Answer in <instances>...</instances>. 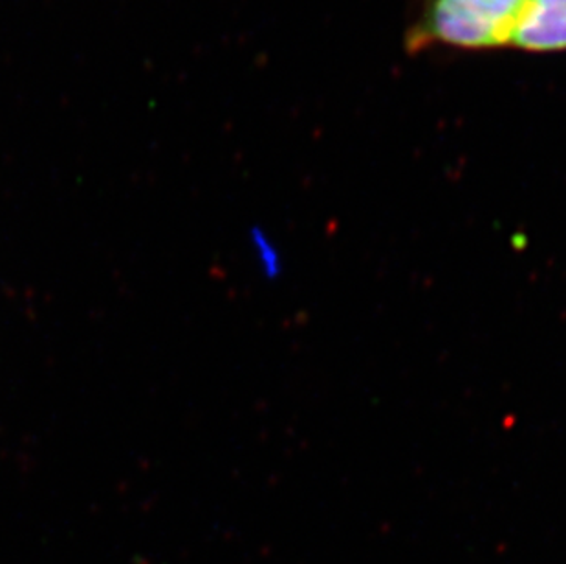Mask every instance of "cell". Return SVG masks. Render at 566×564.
Instances as JSON below:
<instances>
[{
  "instance_id": "1",
  "label": "cell",
  "mask_w": 566,
  "mask_h": 564,
  "mask_svg": "<svg viewBox=\"0 0 566 564\" xmlns=\"http://www.w3.org/2000/svg\"><path fill=\"white\" fill-rule=\"evenodd\" d=\"M528 0H423L406 32L409 54L431 49L486 52L513 46Z\"/></svg>"
},
{
  "instance_id": "2",
  "label": "cell",
  "mask_w": 566,
  "mask_h": 564,
  "mask_svg": "<svg viewBox=\"0 0 566 564\" xmlns=\"http://www.w3.org/2000/svg\"><path fill=\"white\" fill-rule=\"evenodd\" d=\"M512 49L532 54L566 50V0H528Z\"/></svg>"
}]
</instances>
